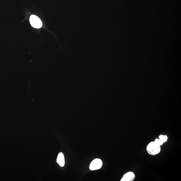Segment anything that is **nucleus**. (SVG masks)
Wrapping results in <instances>:
<instances>
[{
    "mask_svg": "<svg viewBox=\"0 0 181 181\" xmlns=\"http://www.w3.org/2000/svg\"><path fill=\"white\" fill-rule=\"evenodd\" d=\"M154 142L155 143H156L157 145H159L160 146L162 145L163 143V142L160 139H155Z\"/></svg>",
    "mask_w": 181,
    "mask_h": 181,
    "instance_id": "0eeeda50",
    "label": "nucleus"
},
{
    "mask_svg": "<svg viewBox=\"0 0 181 181\" xmlns=\"http://www.w3.org/2000/svg\"><path fill=\"white\" fill-rule=\"evenodd\" d=\"M135 175L132 172H128L123 175L121 181H133L135 180Z\"/></svg>",
    "mask_w": 181,
    "mask_h": 181,
    "instance_id": "20e7f679",
    "label": "nucleus"
},
{
    "mask_svg": "<svg viewBox=\"0 0 181 181\" xmlns=\"http://www.w3.org/2000/svg\"><path fill=\"white\" fill-rule=\"evenodd\" d=\"M103 165V162L101 159H96L92 162L90 165L91 170H95L100 169Z\"/></svg>",
    "mask_w": 181,
    "mask_h": 181,
    "instance_id": "7ed1b4c3",
    "label": "nucleus"
},
{
    "mask_svg": "<svg viewBox=\"0 0 181 181\" xmlns=\"http://www.w3.org/2000/svg\"><path fill=\"white\" fill-rule=\"evenodd\" d=\"M159 139H160L163 143L167 141L168 137L167 136L161 135L159 137Z\"/></svg>",
    "mask_w": 181,
    "mask_h": 181,
    "instance_id": "423d86ee",
    "label": "nucleus"
},
{
    "mask_svg": "<svg viewBox=\"0 0 181 181\" xmlns=\"http://www.w3.org/2000/svg\"><path fill=\"white\" fill-rule=\"evenodd\" d=\"M30 22L32 26L36 28H40L42 26V23L40 19L34 15L31 16Z\"/></svg>",
    "mask_w": 181,
    "mask_h": 181,
    "instance_id": "f03ea898",
    "label": "nucleus"
},
{
    "mask_svg": "<svg viewBox=\"0 0 181 181\" xmlns=\"http://www.w3.org/2000/svg\"><path fill=\"white\" fill-rule=\"evenodd\" d=\"M57 162L61 167H63L64 166L65 164L64 156L62 153H60L58 154L57 158Z\"/></svg>",
    "mask_w": 181,
    "mask_h": 181,
    "instance_id": "39448f33",
    "label": "nucleus"
},
{
    "mask_svg": "<svg viewBox=\"0 0 181 181\" xmlns=\"http://www.w3.org/2000/svg\"><path fill=\"white\" fill-rule=\"evenodd\" d=\"M147 151L149 154L152 155H155L159 154L160 152V146L155 143V142H152L149 143L147 147Z\"/></svg>",
    "mask_w": 181,
    "mask_h": 181,
    "instance_id": "f257e3e1",
    "label": "nucleus"
}]
</instances>
